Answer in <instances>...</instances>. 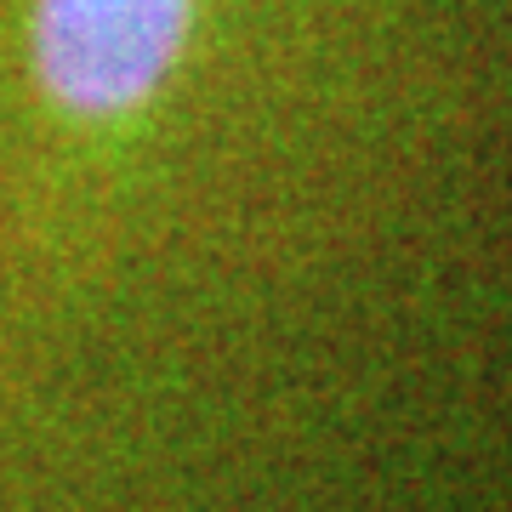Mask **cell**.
I'll return each mask as SVG.
<instances>
[{
  "label": "cell",
  "instance_id": "cell-1",
  "mask_svg": "<svg viewBox=\"0 0 512 512\" xmlns=\"http://www.w3.org/2000/svg\"><path fill=\"white\" fill-rule=\"evenodd\" d=\"M200 0H35L29 57L57 114L126 126L165 92L194 35Z\"/></svg>",
  "mask_w": 512,
  "mask_h": 512
}]
</instances>
